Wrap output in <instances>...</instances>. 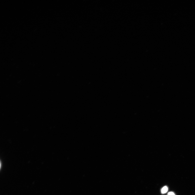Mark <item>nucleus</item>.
<instances>
[{"label": "nucleus", "mask_w": 195, "mask_h": 195, "mask_svg": "<svg viewBox=\"0 0 195 195\" xmlns=\"http://www.w3.org/2000/svg\"><path fill=\"white\" fill-rule=\"evenodd\" d=\"M168 188L167 187L165 186L162 189L161 192L162 194H165L167 192Z\"/></svg>", "instance_id": "obj_1"}, {"label": "nucleus", "mask_w": 195, "mask_h": 195, "mask_svg": "<svg viewBox=\"0 0 195 195\" xmlns=\"http://www.w3.org/2000/svg\"><path fill=\"white\" fill-rule=\"evenodd\" d=\"M167 195H175L174 193L172 192H170L168 193Z\"/></svg>", "instance_id": "obj_2"}]
</instances>
